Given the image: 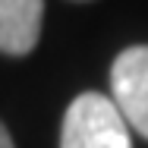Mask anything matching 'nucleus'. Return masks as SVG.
Masks as SVG:
<instances>
[{
    "mask_svg": "<svg viewBox=\"0 0 148 148\" xmlns=\"http://www.w3.org/2000/svg\"><path fill=\"white\" fill-rule=\"evenodd\" d=\"M60 148H132V139L114 101L85 91L66 107Z\"/></svg>",
    "mask_w": 148,
    "mask_h": 148,
    "instance_id": "f257e3e1",
    "label": "nucleus"
},
{
    "mask_svg": "<svg viewBox=\"0 0 148 148\" xmlns=\"http://www.w3.org/2000/svg\"><path fill=\"white\" fill-rule=\"evenodd\" d=\"M114 107L129 129L148 139V44L126 47L110 66Z\"/></svg>",
    "mask_w": 148,
    "mask_h": 148,
    "instance_id": "f03ea898",
    "label": "nucleus"
},
{
    "mask_svg": "<svg viewBox=\"0 0 148 148\" xmlns=\"http://www.w3.org/2000/svg\"><path fill=\"white\" fill-rule=\"evenodd\" d=\"M44 0H0V54L25 57L38 44Z\"/></svg>",
    "mask_w": 148,
    "mask_h": 148,
    "instance_id": "7ed1b4c3",
    "label": "nucleus"
},
{
    "mask_svg": "<svg viewBox=\"0 0 148 148\" xmlns=\"http://www.w3.org/2000/svg\"><path fill=\"white\" fill-rule=\"evenodd\" d=\"M0 148H13V139H10V132H6L3 123H0Z\"/></svg>",
    "mask_w": 148,
    "mask_h": 148,
    "instance_id": "20e7f679",
    "label": "nucleus"
}]
</instances>
